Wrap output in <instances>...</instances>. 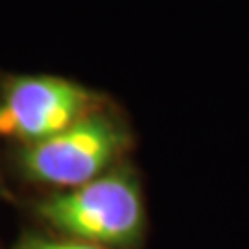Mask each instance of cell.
Here are the masks:
<instances>
[{
	"instance_id": "obj_1",
	"label": "cell",
	"mask_w": 249,
	"mask_h": 249,
	"mask_svg": "<svg viewBox=\"0 0 249 249\" xmlns=\"http://www.w3.org/2000/svg\"><path fill=\"white\" fill-rule=\"evenodd\" d=\"M36 212L69 239L104 249H133L145 229L142 189L127 168H112L88 185L52 193Z\"/></svg>"
},
{
	"instance_id": "obj_2",
	"label": "cell",
	"mask_w": 249,
	"mask_h": 249,
	"mask_svg": "<svg viewBox=\"0 0 249 249\" xmlns=\"http://www.w3.org/2000/svg\"><path fill=\"white\" fill-rule=\"evenodd\" d=\"M127 145L129 135L119 123L91 112L56 135L23 145L19 168L29 181L67 191L110 173Z\"/></svg>"
},
{
	"instance_id": "obj_3",
	"label": "cell",
	"mask_w": 249,
	"mask_h": 249,
	"mask_svg": "<svg viewBox=\"0 0 249 249\" xmlns=\"http://www.w3.org/2000/svg\"><path fill=\"white\" fill-rule=\"evenodd\" d=\"M93 102L89 89L62 77H15L6 81L0 106L4 133L21 139L23 145L42 142L96 112Z\"/></svg>"
},
{
	"instance_id": "obj_4",
	"label": "cell",
	"mask_w": 249,
	"mask_h": 249,
	"mask_svg": "<svg viewBox=\"0 0 249 249\" xmlns=\"http://www.w3.org/2000/svg\"><path fill=\"white\" fill-rule=\"evenodd\" d=\"M17 249H104V247L83 243V241H75V239H48L40 235H27L19 241Z\"/></svg>"
},
{
	"instance_id": "obj_5",
	"label": "cell",
	"mask_w": 249,
	"mask_h": 249,
	"mask_svg": "<svg viewBox=\"0 0 249 249\" xmlns=\"http://www.w3.org/2000/svg\"><path fill=\"white\" fill-rule=\"evenodd\" d=\"M4 131V127H2V108H0V133Z\"/></svg>"
}]
</instances>
